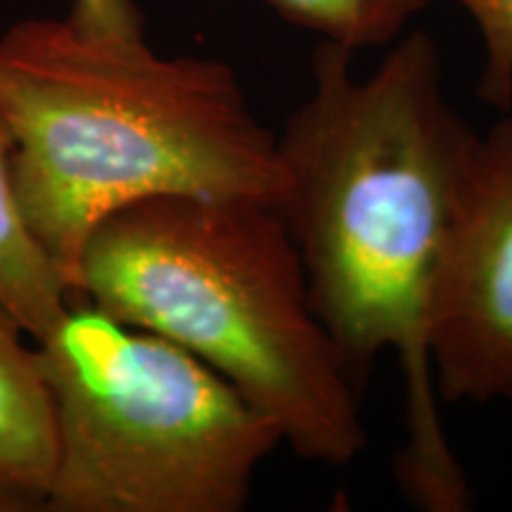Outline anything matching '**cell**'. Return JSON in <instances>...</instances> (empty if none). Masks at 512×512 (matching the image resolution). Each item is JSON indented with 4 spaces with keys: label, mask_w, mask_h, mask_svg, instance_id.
<instances>
[{
    "label": "cell",
    "mask_w": 512,
    "mask_h": 512,
    "mask_svg": "<svg viewBox=\"0 0 512 512\" xmlns=\"http://www.w3.org/2000/svg\"><path fill=\"white\" fill-rule=\"evenodd\" d=\"M0 512H15V510H12L10 503H5L3 498H0Z\"/></svg>",
    "instance_id": "obj_11"
},
{
    "label": "cell",
    "mask_w": 512,
    "mask_h": 512,
    "mask_svg": "<svg viewBox=\"0 0 512 512\" xmlns=\"http://www.w3.org/2000/svg\"><path fill=\"white\" fill-rule=\"evenodd\" d=\"M0 302V498L12 510L43 503L55 463L53 406L36 347Z\"/></svg>",
    "instance_id": "obj_6"
},
{
    "label": "cell",
    "mask_w": 512,
    "mask_h": 512,
    "mask_svg": "<svg viewBox=\"0 0 512 512\" xmlns=\"http://www.w3.org/2000/svg\"><path fill=\"white\" fill-rule=\"evenodd\" d=\"M74 24L93 31H112V34H143L140 12L133 0H74Z\"/></svg>",
    "instance_id": "obj_10"
},
{
    "label": "cell",
    "mask_w": 512,
    "mask_h": 512,
    "mask_svg": "<svg viewBox=\"0 0 512 512\" xmlns=\"http://www.w3.org/2000/svg\"><path fill=\"white\" fill-rule=\"evenodd\" d=\"M76 297L214 368L297 456L344 467L366 448L356 368L273 204L169 195L114 211L81 249Z\"/></svg>",
    "instance_id": "obj_3"
},
{
    "label": "cell",
    "mask_w": 512,
    "mask_h": 512,
    "mask_svg": "<svg viewBox=\"0 0 512 512\" xmlns=\"http://www.w3.org/2000/svg\"><path fill=\"white\" fill-rule=\"evenodd\" d=\"M36 351L53 406V512H240L283 444L214 368L83 297Z\"/></svg>",
    "instance_id": "obj_4"
},
{
    "label": "cell",
    "mask_w": 512,
    "mask_h": 512,
    "mask_svg": "<svg viewBox=\"0 0 512 512\" xmlns=\"http://www.w3.org/2000/svg\"><path fill=\"white\" fill-rule=\"evenodd\" d=\"M280 17L349 50L392 46L432 0H266Z\"/></svg>",
    "instance_id": "obj_8"
},
{
    "label": "cell",
    "mask_w": 512,
    "mask_h": 512,
    "mask_svg": "<svg viewBox=\"0 0 512 512\" xmlns=\"http://www.w3.org/2000/svg\"><path fill=\"white\" fill-rule=\"evenodd\" d=\"M475 19L486 64L479 93L489 105L508 110L512 102V0H456Z\"/></svg>",
    "instance_id": "obj_9"
},
{
    "label": "cell",
    "mask_w": 512,
    "mask_h": 512,
    "mask_svg": "<svg viewBox=\"0 0 512 512\" xmlns=\"http://www.w3.org/2000/svg\"><path fill=\"white\" fill-rule=\"evenodd\" d=\"M0 110L24 221L76 297L81 249L114 211L169 195L268 202L275 133L238 76L143 34L24 19L0 36Z\"/></svg>",
    "instance_id": "obj_2"
},
{
    "label": "cell",
    "mask_w": 512,
    "mask_h": 512,
    "mask_svg": "<svg viewBox=\"0 0 512 512\" xmlns=\"http://www.w3.org/2000/svg\"><path fill=\"white\" fill-rule=\"evenodd\" d=\"M354 50L323 41L313 86L275 133V209L302 259L313 306L363 370L392 351L403 377L396 482L425 512H465L472 489L439 415L427 302L479 136L446 100L425 31L396 38L368 76Z\"/></svg>",
    "instance_id": "obj_1"
},
{
    "label": "cell",
    "mask_w": 512,
    "mask_h": 512,
    "mask_svg": "<svg viewBox=\"0 0 512 512\" xmlns=\"http://www.w3.org/2000/svg\"><path fill=\"white\" fill-rule=\"evenodd\" d=\"M72 292L34 238L15 190L12 136L0 110V302L29 337L41 339L67 309Z\"/></svg>",
    "instance_id": "obj_7"
},
{
    "label": "cell",
    "mask_w": 512,
    "mask_h": 512,
    "mask_svg": "<svg viewBox=\"0 0 512 512\" xmlns=\"http://www.w3.org/2000/svg\"><path fill=\"white\" fill-rule=\"evenodd\" d=\"M427 354L446 401L512 399V119L477 140L427 302Z\"/></svg>",
    "instance_id": "obj_5"
}]
</instances>
